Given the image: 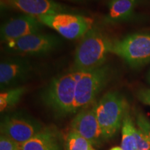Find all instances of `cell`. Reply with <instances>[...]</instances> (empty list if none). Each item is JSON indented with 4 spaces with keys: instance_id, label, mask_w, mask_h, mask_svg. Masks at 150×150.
Wrapping results in <instances>:
<instances>
[{
    "instance_id": "9c48e42d",
    "label": "cell",
    "mask_w": 150,
    "mask_h": 150,
    "mask_svg": "<svg viewBox=\"0 0 150 150\" xmlns=\"http://www.w3.org/2000/svg\"><path fill=\"white\" fill-rule=\"evenodd\" d=\"M36 120L20 113L6 115L1 122V135L22 145L42 129Z\"/></svg>"
},
{
    "instance_id": "484cf974",
    "label": "cell",
    "mask_w": 150,
    "mask_h": 150,
    "mask_svg": "<svg viewBox=\"0 0 150 150\" xmlns=\"http://www.w3.org/2000/svg\"><path fill=\"white\" fill-rule=\"evenodd\" d=\"M149 150H150V149H149Z\"/></svg>"
},
{
    "instance_id": "7c38bea8",
    "label": "cell",
    "mask_w": 150,
    "mask_h": 150,
    "mask_svg": "<svg viewBox=\"0 0 150 150\" xmlns=\"http://www.w3.org/2000/svg\"><path fill=\"white\" fill-rule=\"evenodd\" d=\"M71 130L77 133L91 143L96 144L103 138L97 120L95 105L79 110L71 122Z\"/></svg>"
},
{
    "instance_id": "30bf717a",
    "label": "cell",
    "mask_w": 150,
    "mask_h": 150,
    "mask_svg": "<svg viewBox=\"0 0 150 150\" xmlns=\"http://www.w3.org/2000/svg\"><path fill=\"white\" fill-rule=\"evenodd\" d=\"M44 26L36 17L29 15L24 14L11 18L1 26V41L5 44L28 35L39 33Z\"/></svg>"
},
{
    "instance_id": "d4e9b609",
    "label": "cell",
    "mask_w": 150,
    "mask_h": 150,
    "mask_svg": "<svg viewBox=\"0 0 150 150\" xmlns=\"http://www.w3.org/2000/svg\"><path fill=\"white\" fill-rule=\"evenodd\" d=\"M91 150H96V149H94V148H93V149H91Z\"/></svg>"
},
{
    "instance_id": "4fadbf2b",
    "label": "cell",
    "mask_w": 150,
    "mask_h": 150,
    "mask_svg": "<svg viewBox=\"0 0 150 150\" xmlns=\"http://www.w3.org/2000/svg\"><path fill=\"white\" fill-rule=\"evenodd\" d=\"M140 0H109L108 13L104 22L108 24H117L131 18L136 7Z\"/></svg>"
},
{
    "instance_id": "52a82bcc",
    "label": "cell",
    "mask_w": 150,
    "mask_h": 150,
    "mask_svg": "<svg viewBox=\"0 0 150 150\" xmlns=\"http://www.w3.org/2000/svg\"><path fill=\"white\" fill-rule=\"evenodd\" d=\"M45 26L55 30L70 40L82 38L93 27V19L82 15L61 13L37 17Z\"/></svg>"
},
{
    "instance_id": "8fae6325",
    "label": "cell",
    "mask_w": 150,
    "mask_h": 150,
    "mask_svg": "<svg viewBox=\"0 0 150 150\" xmlns=\"http://www.w3.org/2000/svg\"><path fill=\"white\" fill-rule=\"evenodd\" d=\"M1 6L17 9L34 17L71 13L74 10L54 0H1Z\"/></svg>"
},
{
    "instance_id": "d6986e66",
    "label": "cell",
    "mask_w": 150,
    "mask_h": 150,
    "mask_svg": "<svg viewBox=\"0 0 150 150\" xmlns=\"http://www.w3.org/2000/svg\"><path fill=\"white\" fill-rule=\"evenodd\" d=\"M135 115L137 125L150 141V121L142 112L136 111Z\"/></svg>"
},
{
    "instance_id": "ba28073f",
    "label": "cell",
    "mask_w": 150,
    "mask_h": 150,
    "mask_svg": "<svg viewBox=\"0 0 150 150\" xmlns=\"http://www.w3.org/2000/svg\"><path fill=\"white\" fill-rule=\"evenodd\" d=\"M35 69L24 56H13L0 63V87L1 91L21 86L31 78Z\"/></svg>"
},
{
    "instance_id": "603a6c76",
    "label": "cell",
    "mask_w": 150,
    "mask_h": 150,
    "mask_svg": "<svg viewBox=\"0 0 150 150\" xmlns=\"http://www.w3.org/2000/svg\"><path fill=\"white\" fill-rule=\"evenodd\" d=\"M110 150H123V149L120 147H112V149H110Z\"/></svg>"
},
{
    "instance_id": "e0dca14e",
    "label": "cell",
    "mask_w": 150,
    "mask_h": 150,
    "mask_svg": "<svg viewBox=\"0 0 150 150\" xmlns=\"http://www.w3.org/2000/svg\"><path fill=\"white\" fill-rule=\"evenodd\" d=\"M93 147L88 140L72 130L69 131L65 142V150H91Z\"/></svg>"
},
{
    "instance_id": "5b68a950",
    "label": "cell",
    "mask_w": 150,
    "mask_h": 150,
    "mask_svg": "<svg viewBox=\"0 0 150 150\" xmlns=\"http://www.w3.org/2000/svg\"><path fill=\"white\" fill-rule=\"evenodd\" d=\"M134 68L150 62V33H136L120 40H114L110 50Z\"/></svg>"
},
{
    "instance_id": "44dd1931",
    "label": "cell",
    "mask_w": 150,
    "mask_h": 150,
    "mask_svg": "<svg viewBox=\"0 0 150 150\" xmlns=\"http://www.w3.org/2000/svg\"><path fill=\"white\" fill-rule=\"evenodd\" d=\"M137 97L142 103L150 106V89L140 88L137 92Z\"/></svg>"
},
{
    "instance_id": "277c9868",
    "label": "cell",
    "mask_w": 150,
    "mask_h": 150,
    "mask_svg": "<svg viewBox=\"0 0 150 150\" xmlns=\"http://www.w3.org/2000/svg\"><path fill=\"white\" fill-rule=\"evenodd\" d=\"M95 105L103 138H109L122 125L124 116L128 108L126 99L117 92H108Z\"/></svg>"
},
{
    "instance_id": "3957f363",
    "label": "cell",
    "mask_w": 150,
    "mask_h": 150,
    "mask_svg": "<svg viewBox=\"0 0 150 150\" xmlns=\"http://www.w3.org/2000/svg\"><path fill=\"white\" fill-rule=\"evenodd\" d=\"M112 74L113 70L108 64L79 72L75 90V112L88 108L93 104L97 95L107 86Z\"/></svg>"
},
{
    "instance_id": "ac0fdd59",
    "label": "cell",
    "mask_w": 150,
    "mask_h": 150,
    "mask_svg": "<svg viewBox=\"0 0 150 150\" xmlns=\"http://www.w3.org/2000/svg\"><path fill=\"white\" fill-rule=\"evenodd\" d=\"M132 132L136 140L137 149L149 150L150 149V141L143 132L140 129H136L134 125L132 127Z\"/></svg>"
},
{
    "instance_id": "9a60e30c",
    "label": "cell",
    "mask_w": 150,
    "mask_h": 150,
    "mask_svg": "<svg viewBox=\"0 0 150 150\" xmlns=\"http://www.w3.org/2000/svg\"><path fill=\"white\" fill-rule=\"evenodd\" d=\"M27 88L24 86L13 88L1 92L0 94V110L4 111L14 107L20 102Z\"/></svg>"
},
{
    "instance_id": "5bb4252c",
    "label": "cell",
    "mask_w": 150,
    "mask_h": 150,
    "mask_svg": "<svg viewBox=\"0 0 150 150\" xmlns=\"http://www.w3.org/2000/svg\"><path fill=\"white\" fill-rule=\"evenodd\" d=\"M22 150H61L59 135L52 129H42L22 145Z\"/></svg>"
},
{
    "instance_id": "7402d4cb",
    "label": "cell",
    "mask_w": 150,
    "mask_h": 150,
    "mask_svg": "<svg viewBox=\"0 0 150 150\" xmlns=\"http://www.w3.org/2000/svg\"><path fill=\"white\" fill-rule=\"evenodd\" d=\"M65 1H70V2L78 4H87L90 2H93V1H99V0H65Z\"/></svg>"
},
{
    "instance_id": "8992f818",
    "label": "cell",
    "mask_w": 150,
    "mask_h": 150,
    "mask_svg": "<svg viewBox=\"0 0 150 150\" xmlns=\"http://www.w3.org/2000/svg\"><path fill=\"white\" fill-rule=\"evenodd\" d=\"M60 44L56 35L39 32L5 43L4 50L13 56H38L51 53Z\"/></svg>"
},
{
    "instance_id": "2e32d148",
    "label": "cell",
    "mask_w": 150,
    "mask_h": 150,
    "mask_svg": "<svg viewBox=\"0 0 150 150\" xmlns=\"http://www.w3.org/2000/svg\"><path fill=\"white\" fill-rule=\"evenodd\" d=\"M133 125L134 122L129 114V108H127L122 125L121 148L123 150H138L136 140L132 132Z\"/></svg>"
},
{
    "instance_id": "7a4b0ae2",
    "label": "cell",
    "mask_w": 150,
    "mask_h": 150,
    "mask_svg": "<svg viewBox=\"0 0 150 150\" xmlns=\"http://www.w3.org/2000/svg\"><path fill=\"white\" fill-rule=\"evenodd\" d=\"M79 72L71 71L52 79L41 94L47 107L59 116L74 113L76 84Z\"/></svg>"
},
{
    "instance_id": "cb8c5ba5",
    "label": "cell",
    "mask_w": 150,
    "mask_h": 150,
    "mask_svg": "<svg viewBox=\"0 0 150 150\" xmlns=\"http://www.w3.org/2000/svg\"><path fill=\"white\" fill-rule=\"evenodd\" d=\"M147 79H148V81H149V83H150V71H149V72L148 73V75H147Z\"/></svg>"
},
{
    "instance_id": "6da1fadb",
    "label": "cell",
    "mask_w": 150,
    "mask_h": 150,
    "mask_svg": "<svg viewBox=\"0 0 150 150\" xmlns=\"http://www.w3.org/2000/svg\"><path fill=\"white\" fill-rule=\"evenodd\" d=\"M113 40L101 28L93 26L76 47L72 71L85 72L104 65Z\"/></svg>"
},
{
    "instance_id": "ffe728a7",
    "label": "cell",
    "mask_w": 150,
    "mask_h": 150,
    "mask_svg": "<svg viewBox=\"0 0 150 150\" xmlns=\"http://www.w3.org/2000/svg\"><path fill=\"white\" fill-rule=\"evenodd\" d=\"M0 150H22V145L9 138L8 137L1 134Z\"/></svg>"
}]
</instances>
